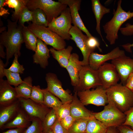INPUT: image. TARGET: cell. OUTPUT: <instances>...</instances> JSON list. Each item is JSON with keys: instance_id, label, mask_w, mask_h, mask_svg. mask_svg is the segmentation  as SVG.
Segmentation results:
<instances>
[{"instance_id": "1", "label": "cell", "mask_w": 133, "mask_h": 133, "mask_svg": "<svg viewBox=\"0 0 133 133\" xmlns=\"http://www.w3.org/2000/svg\"><path fill=\"white\" fill-rule=\"evenodd\" d=\"M18 21H12L7 20V31L5 30L0 35V44L6 49V67L9 61L14 55L21 54L20 50L22 44L24 42L22 34L23 26L19 25Z\"/></svg>"}, {"instance_id": "2", "label": "cell", "mask_w": 133, "mask_h": 133, "mask_svg": "<svg viewBox=\"0 0 133 133\" xmlns=\"http://www.w3.org/2000/svg\"><path fill=\"white\" fill-rule=\"evenodd\" d=\"M108 103L124 113L133 107V92L121 83L106 89Z\"/></svg>"}, {"instance_id": "3", "label": "cell", "mask_w": 133, "mask_h": 133, "mask_svg": "<svg viewBox=\"0 0 133 133\" xmlns=\"http://www.w3.org/2000/svg\"><path fill=\"white\" fill-rule=\"evenodd\" d=\"M122 0L118 1L117 8L114 10L112 18L103 26L106 38L111 45L114 44L118 38V33L121 26L128 20L133 17V11L126 12L121 6Z\"/></svg>"}, {"instance_id": "4", "label": "cell", "mask_w": 133, "mask_h": 133, "mask_svg": "<svg viewBox=\"0 0 133 133\" xmlns=\"http://www.w3.org/2000/svg\"><path fill=\"white\" fill-rule=\"evenodd\" d=\"M67 5L52 0H28L27 7L31 10L40 9L46 14L49 23L60 15Z\"/></svg>"}, {"instance_id": "5", "label": "cell", "mask_w": 133, "mask_h": 133, "mask_svg": "<svg viewBox=\"0 0 133 133\" xmlns=\"http://www.w3.org/2000/svg\"><path fill=\"white\" fill-rule=\"evenodd\" d=\"M37 37L46 44L52 47L57 50L65 48L66 43L64 39L48 27L30 23L27 26Z\"/></svg>"}, {"instance_id": "6", "label": "cell", "mask_w": 133, "mask_h": 133, "mask_svg": "<svg viewBox=\"0 0 133 133\" xmlns=\"http://www.w3.org/2000/svg\"><path fill=\"white\" fill-rule=\"evenodd\" d=\"M95 117L107 127H117L124 122L126 116L124 113L113 105L108 103L101 111L93 113Z\"/></svg>"}, {"instance_id": "7", "label": "cell", "mask_w": 133, "mask_h": 133, "mask_svg": "<svg viewBox=\"0 0 133 133\" xmlns=\"http://www.w3.org/2000/svg\"><path fill=\"white\" fill-rule=\"evenodd\" d=\"M70 9L67 7L57 17L50 23L48 27L64 40L71 39L69 32L72 26Z\"/></svg>"}, {"instance_id": "8", "label": "cell", "mask_w": 133, "mask_h": 133, "mask_svg": "<svg viewBox=\"0 0 133 133\" xmlns=\"http://www.w3.org/2000/svg\"><path fill=\"white\" fill-rule=\"evenodd\" d=\"M77 93L80 100L84 106L93 104L104 106L108 103L106 90L100 86L95 89L78 91Z\"/></svg>"}, {"instance_id": "9", "label": "cell", "mask_w": 133, "mask_h": 133, "mask_svg": "<svg viewBox=\"0 0 133 133\" xmlns=\"http://www.w3.org/2000/svg\"><path fill=\"white\" fill-rule=\"evenodd\" d=\"M45 79L47 83L46 90L59 99L63 104L71 102L73 96L68 90L63 88L62 84L56 74L48 73L46 75Z\"/></svg>"}, {"instance_id": "10", "label": "cell", "mask_w": 133, "mask_h": 133, "mask_svg": "<svg viewBox=\"0 0 133 133\" xmlns=\"http://www.w3.org/2000/svg\"><path fill=\"white\" fill-rule=\"evenodd\" d=\"M20 108L31 120L37 118L42 121L50 109L44 104L37 103L30 99L19 98Z\"/></svg>"}, {"instance_id": "11", "label": "cell", "mask_w": 133, "mask_h": 133, "mask_svg": "<svg viewBox=\"0 0 133 133\" xmlns=\"http://www.w3.org/2000/svg\"><path fill=\"white\" fill-rule=\"evenodd\" d=\"M79 85L75 89V91L89 90L101 85L97 70L93 69L89 65L82 66L79 73Z\"/></svg>"}, {"instance_id": "12", "label": "cell", "mask_w": 133, "mask_h": 133, "mask_svg": "<svg viewBox=\"0 0 133 133\" xmlns=\"http://www.w3.org/2000/svg\"><path fill=\"white\" fill-rule=\"evenodd\" d=\"M97 71L101 86L105 89L116 85L120 80L115 66L111 63H105Z\"/></svg>"}, {"instance_id": "13", "label": "cell", "mask_w": 133, "mask_h": 133, "mask_svg": "<svg viewBox=\"0 0 133 133\" xmlns=\"http://www.w3.org/2000/svg\"><path fill=\"white\" fill-rule=\"evenodd\" d=\"M71 39L73 40L81 50L83 59L81 61L83 66L89 65V58L91 53L93 52L89 50L86 44L88 37L83 34L82 31L77 27L72 26L69 32Z\"/></svg>"}, {"instance_id": "14", "label": "cell", "mask_w": 133, "mask_h": 133, "mask_svg": "<svg viewBox=\"0 0 133 133\" xmlns=\"http://www.w3.org/2000/svg\"><path fill=\"white\" fill-rule=\"evenodd\" d=\"M119 75L121 83L125 85L130 75L133 73V58L125 54L112 60Z\"/></svg>"}, {"instance_id": "15", "label": "cell", "mask_w": 133, "mask_h": 133, "mask_svg": "<svg viewBox=\"0 0 133 133\" xmlns=\"http://www.w3.org/2000/svg\"><path fill=\"white\" fill-rule=\"evenodd\" d=\"M125 55V51L117 47L108 53L101 54L93 52L89 58V65L93 69L97 70L106 62L113 60Z\"/></svg>"}, {"instance_id": "16", "label": "cell", "mask_w": 133, "mask_h": 133, "mask_svg": "<svg viewBox=\"0 0 133 133\" xmlns=\"http://www.w3.org/2000/svg\"><path fill=\"white\" fill-rule=\"evenodd\" d=\"M58 1L67 5L70 9L72 23L74 26L84 32L88 37L93 36L85 26L79 13L81 0H58Z\"/></svg>"}, {"instance_id": "17", "label": "cell", "mask_w": 133, "mask_h": 133, "mask_svg": "<svg viewBox=\"0 0 133 133\" xmlns=\"http://www.w3.org/2000/svg\"><path fill=\"white\" fill-rule=\"evenodd\" d=\"M70 103V115L75 120L89 119L94 117L93 112L87 109L82 103L75 91Z\"/></svg>"}, {"instance_id": "18", "label": "cell", "mask_w": 133, "mask_h": 133, "mask_svg": "<svg viewBox=\"0 0 133 133\" xmlns=\"http://www.w3.org/2000/svg\"><path fill=\"white\" fill-rule=\"evenodd\" d=\"M83 66L81 61L79 60L78 54L75 53L71 54L66 68L70 77L71 84L75 89L79 85V74Z\"/></svg>"}, {"instance_id": "19", "label": "cell", "mask_w": 133, "mask_h": 133, "mask_svg": "<svg viewBox=\"0 0 133 133\" xmlns=\"http://www.w3.org/2000/svg\"><path fill=\"white\" fill-rule=\"evenodd\" d=\"M18 99L15 88L11 86L7 80L0 79V106L11 103Z\"/></svg>"}, {"instance_id": "20", "label": "cell", "mask_w": 133, "mask_h": 133, "mask_svg": "<svg viewBox=\"0 0 133 133\" xmlns=\"http://www.w3.org/2000/svg\"><path fill=\"white\" fill-rule=\"evenodd\" d=\"M42 41L38 38L35 53L33 55L34 63L39 64L45 69L49 64L48 60L50 57V49Z\"/></svg>"}, {"instance_id": "21", "label": "cell", "mask_w": 133, "mask_h": 133, "mask_svg": "<svg viewBox=\"0 0 133 133\" xmlns=\"http://www.w3.org/2000/svg\"><path fill=\"white\" fill-rule=\"evenodd\" d=\"M20 108V106L18 99L11 103L0 106V129L15 117Z\"/></svg>"}, {"instance_id": "22", "label": "cell", "mask_w": 133, "mask_h": 133, "mask_svg": "<svg viewBox=\"0 0 133 133\" xmlns=\"http://www.w3.org/2000/svg\"><path fill=\"white\" fill-rule=\"evenodd\" d=\"M31 123V120L20 108L15 117L0 129L3 130L17 128L26 129Z\"/></svg>"}, {"instance_id": "23", "label": "cell", "mask_w": 133, "mask_h": 133, "mask_svg": "<svg viewBox=\"0 0 133 133\" xmlns=\"http://www.w3.org/2000/svg\"><path fill=\"white\" fill-rule=\"evenodd\" d=\"M91 2L92 9L96 19V30L100 36L102 40L107 46L101 34L100 23L101 20L103 16L105 14L109 13L110 12V10L109 8H107L103 5L99 0H92Z\"/></svg>"}, {"instance_id": "24", "label": "cell", "mask_w": 133, "mask_h": 133, "mask_svg": "<svg viewBox=\"0 0 133 133\" xmlns=\"http://www.w3.org/2000/svg\"><path fill=\"white\" fill-rule=\"evenodd\" d=\"M49 49L53 57L57 61L60 66L66 68L68 64L72 47L69 46L66 48L59 50H56L53 48Z\"/></svg>"}, {"instance_id": "25", "label": "cell", "mask_w": 133, "mask_h": 133, "mask_svg": "<svg viewBox=\"0 0 133 133\" xmlns=\"http://www.w3.org/2000/svg\"><path fill=\"white\" fill-rule=\"evenodd\" d=\"M32 81L31 77H27L24 79L22 83L15 87L18 98L30 99L33 86Z\"/></svg>"}, {"instance_id": "26", "label": "cell", "mask_w": 133, "mask_h": 133, "mask_svg": "<svg viewBox=\"0 0 133 133\" xmlns=\"http://www.w3.org/2000/svg\"><path fill=\"white\" fill-rule=\"evenodd\" d=\"M28 0H6L4 5L7 6L10 8H14V11L12 15L13 21H18L24 8L26 6Z\"/></svg>"}, {"instance_id": "27", "label": "cell", "mask_w": 133, "mask_h": 133, "mask_svg": "<svg viewBox=\"0 0 133 133\" xmlns=\"http://www.w3.org/2000/svg\"><path fill=\"white\" fill-rule=\"evenodd\" d=\"M22 34L26 48L35 51L37 46V37L25 25L23 27Z\"/></svg>"}, {"instance_id": "28", "label": "cell", "mask_w": 133, "mask_h": 133, "mask_svg": "<svg viewBox=\"0 0 133 133\" xmlns=\"http://www.w3.org/2000/svg\"><path fill=\"white\" fill-rule=\"evenodd\" d=\"M108 127L95 117L88 121L86 133H106Z\"/></svg>"}, {"instance_id": "29", "label": "cell", "mask_w": 133, "mask_h": 133, "mask_svg": "<svg viewBox=\"0 0 133 133\" xmlns=\"http://www.w3.org/2000/svg\"><path fill=\"white\" fill-rule=\"evenodd\" d=\"M42 89L44 94L43 104L45 106L56 110L63 104L58 98L45 89Z\"/></svg>"}, {"instance_id": "30", "label": "cell", "mask_w": 133, "mask_h": 133, "mask_svg": "<svg viewBox=\"0 0 133 133\" xmlns=\"http://www.w3.org/2000/svg\"><path fill=\"white\" fill-rule=\"evenodd\" d=\"M89 119H81L76 120L68 130L70 133H86Z\"/></svg>"}, {"instance_id": "31", "label": "cell", "mask_w": 133, "mask_h": 133, "mask_svg": "<svg viewBox=\"0 0 133 133\" xmlns=\"http://www.w3.org/2000/svg\"><path fill=\"white\" fill-rule=\"evenodd\" d=\"M57 119V117L55 111L53 109L51 108L42 121V125L43 131L51 129Z\"/></svg>"}, {"instance_id": "32", "label": "cell", "mask_w": 133, "mask_h": 133, "mask_svg": "<svg viewBox=\"0 0 133 133\" xmlns=\"http://www.w3.org/2000/svg\"><path fill=\"white\" fill-rule=\"evenodd\" d=\"M32 11L34 15V21L32 23L39 26L48 27L49 23L44 12L38 8Z\"/></svg>"}, {"instance_id": "33", "label": "cell", "mask_w": 133, "mask_h": 133, "mask_svg": "<svg viewBox=\"0 0 133 133\" xmlns=\"http://www.w3.org/2000/svg\"><path fill=\"white\" fill-rule=\"evenodd\" d=\"M5 76L8 83L11 85L16 87L22 83L23 80L20 76L19 74L10 71L5 68L4 69Z\"/></svg>"}, {"instance_id": "34", "label": "cell", "mask_w": 133, "mask_h": 133, "mask_svg": "<svg viewBox=\"0 0 133 133\" xmlns=\"http://www.w3.org/2000/svg\"><path fill=\"white\" fill-rule=\"evenodd\" d=\"M44 94L42 89L39 85L33 86L30 99L34 101L43 104Z\"/></svg>"}, {"instance_id": "35", "label": "cell", "mask_w": 133, "mask_h": 133, "mask_svg": "<svg viewBox=\"0 0 133 133\" xmlns=\"http://www.w3.org/2000/svg\"><path fill=\"white\" fill-rule=\"evenodd\" d=\"M31 121V124L26 129L24 133H42V121L37 118H33Z\"/></svg>"}, {"instance_id": "36", "label": "cell", "mask_w": 133, "mask_h": 133, "mask_svg": "<svg viewBox=\"0 0 133 133\" xmlns=\"http://www.w3.org/2000/svg\"><path fill=\"white\" fill-rule=\"evenodd\" d=\"M34 21V15L33 11L29 10L26 6L21 13L18 23L20 25L23 26L26 22Z\"/></svg>"}, {"instance_id": "37", "label": "cell", "mask_w": 133, "mask_h": 133, "mask_svg": "<svg viewBox=\"0 0 133 133\" xmlns=\"http://www.w3.org/2000/svg\"><path fill=\"white\" fill-rule=\"evenodd\" d=\"M68 103L63 104L55 110L57 119L60 121L66 116L70 115V103Z\"/></svg>"}, {"instance_id": "38", "label": "cell", "mask_w": 133, "mask_h": 133, "mask_svg": "<svg viewBox=\"0 0 133 133\" xmlns=\"http://www.w3.org/2000/svg\"><path fill=\"white\" fill-rule=\"evenodd\" d=\"M14 58L10 67L7 69L8 70L15 73L20 74L23 73L25 70L22 65H20L18 61V58L19 56L17 54L14 55Z\"/></svg>"}, {"instance_id": "39", "label": "cell", "mask_w": 133, "mask_h": 133, "mask_svg": "<svg viewBox=\"0 0 133 133\" xmlns=\"http://www.w3.org/2000/svg\"><path fill=\"white\" fill-rule=\"evenodd\" d=\"M86 44L88 49L93 52H94L97 48L100 51H102L100 47V44L99 41L96 38L93 36L88 37L86 40Z\"/></svg>"}, {"instance_id": "40", "label": "cell", "mask_w": 133, "mask_h": 133, "mask_svg": "<svg viewBox=\"0 0 133 133\" xmlns=\"http://www.w3.org/2000/svg\"><path fill=\"white\" fill-rule=\"evenodd\" d=\"M124 113L126 116V119L122 125L130 126L133 130V107Z\"/></svg>"}, {"instance_id": "41", "label": "cell", "mask_w": 133, "mask_h": 133, "mask_svg": "<svg viewBox=\"0 0 133 133\" xmlns=\"http://www.w3.org/2000/svg\"><path fill=\"white\" fill-rule=\"evenodd\" d=\"M76 120L70 115L62 119L60 121L62 126L68 130Z\"/></svg>"}, {"instance_id": "42", "label": "cell", "mask_w": 133, "mask_h": 133, "mask_svg": "<svg viewBox=\"0 0 133 133\" xmlns=\"http://www.w3.org/2000/svg\"><path fill=\"white\" fill-rule=\"evenodd\" d=\"M51 129L53 133H70L68 130L62 126L60 121L57 119Z\"/></svg>"}, {"instance_id": "43", "label": "cell", "mask_w": 133, "mask_h": 133, "mask_svg": "<svg viewBox=\"0 0 133 133\" xmlns=\"http://www.w3.org/2000/svg\"><path fill=\"white\" fill-rule=\"evenodd\" d=\"M119 30L121 33L124 35H133V24L127 23L125 25V27H121Z\"/></svg>"}, {"instance_id": "44", "label": "cell", "mask_w": 133, "mask_h": 133, "mask_svg": "<svg viewBox=\"0 0 133 133\" xmlns=\"http://www.w3.org/2000/svg\"><path fill=\"white\" fill-rule=\"evenodd\" d=\"M116 127L120 133H133V130L128 126L121 125Z\"/></svg>"}, {"instance_id": "45", "label": "cell", "mask_w": 133, "mask_h": 133, "mask_svg": "<svg viewBox=\"0 0 133 133\" xmlns=\"http://www.w3.org/2000/svg\"><path fill=\"white\" fill-rule=\"evenodd\" d=\"M125 86L133 92V73L128 79Z\"/></svg>"}, {"instance_id": "46", "label": "cell", "mask_w": 133, "mask_h": 133, "mask_svg": "<svg viewBox=\"0 0 133 133\" xmlns=\"http://www.w3.org/2000/svg\"><path fill=\"white\" fill-rule=\"evenodd\" d=\"M26 129L15 128L8 130L0 133H24Z\"/></svg>"}, {"instance_id": "47", "label": "cell", "mask_w": 133, "mask_h": 133, "mask_svg": "<svg viewBox=\"0 0 133 133\" xmlns=\"http://www.w3.org/2000/svg\"><path fill=\"white\" fill-rule=\"evenodd\" d=\"M5 64H4L2 60L0 59V79H3L5 76L4 72V69L5 68Z\"/></svg>"}, {"instance_id": "48", "label": "cell", "mask_w": 133, "mask_h": 133, "mask_svg": "<svg viewBox=\"0 0 133 133\" xmlns=\"http://www.w3.org/2000/svg\"><path fill=\"white\" fill-rule=\"evenodd\" d=\"M106 133H119V131L116 127H108Z\"/></svg>"}, {"instance_id": "49", "label": "cell", "mask_w": 133, "mask_h": 133, "mask_svg": "<svg viewBox=\"0 0 133 133\" xmlns=\"http://www.w3.org/2000/svg\"><path fill=\"white\" fill-rule=\"evenodd\" d=\"M122 46L126 51L132 53V51L131 48L132 47H133V43L132 44L127 43L123 45Z\"/></svg>"}, {"instance_id": "50", "label": "cell", "mask_w": 133, "mask_h": 133, "mask_svg": "<svg viewBox=\"0 0 133 133\" xmlns=\"http://www.w3.org/2000/svg\"><path fill=\"white\" fill-rule=\"evenodd\" d=\"M4 47L0 44V56L2 58L4 59L6 57V54L4 51Z\"/></svg>"}, {"instance_id": "51", "label": "cell", "mask_w": 133, "mask_h": 133, "mask_svg": "<svg viewBox=\"0 0 133 133\" xmlns=\"http://www.w3.org/2000/svg\"><path fill=\"white\" fill-rule=\"evenodd\" d=\"M3 6H0V15L2 16L5 14H9L8 11L3 8Z\"/></svg>"}, {"instance_id": "52", "label": "cell", "mask_w": 133, "mask_h": 133, "mask_svg": "<svg viewBox=\"0 0 133 133\" xmlns=\"http://www.w3.org/2000/svg\"><path fill=\"white\" fill-rule=\"evenodd\" d=\"M42 133H53V132L51 128L47 130L43 131Z\"/></svg>"}, {"instance_id": "53", "label": "cell", "mask_w": 133, "mask_h": 133, "mask_svg": "<svg viewBox=\"0 0 133 133\" xmlns=\"http://www.w3.org/2000/svg\"></svg>"}, {"instance_id": "54", "label": "cell", "mask_w": 133, "mask_h": 133, "mask_svg": "<svg viewBox=\"0 0 133 133\" xmlns=\"http://www.w3.org/2000/svg\"></svg>"}]
</instances>
